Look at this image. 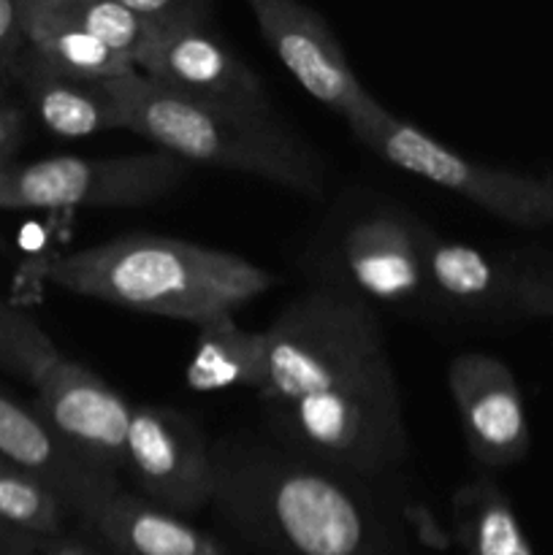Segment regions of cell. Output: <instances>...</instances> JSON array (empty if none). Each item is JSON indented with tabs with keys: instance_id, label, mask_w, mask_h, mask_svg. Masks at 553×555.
Returning <instances> with one entry per match:
<instances>
[{
	"instance_id": "6da1fadb",
	"label": "cell",
	"mask_w": 553,
	"mask_h": 555,
	"mask_svg": "<svg viewBox=\"0 0 553 555\" xmlns=\"http://www.w3.org/2000/svg\"><path fill=\"white\" fill-rule=\"evenodd\" d=\"M269 383L258 396L293 453L374 482L404 466V410L380 312L312 285L266 328Z\"/></svg>"
},
{
	"instance_id": "7a4b0ae2",
	"label": "cell",
	"mask_w": 553,
	"mask_h": 555,
	"mask_svg": "<svg viewBox=\"0 0 553 555\" xmlns=\"http://www.w3.org/2000/svg\"><path fill=\"white\" fill-rule=\"evenodd\" d=\"M211 459V504L266 555H407L363 480L231 437Z\"/></svg>"
},
{
	"instance_id": "3957f363",
	"label": "cell",
	"mask_w": 553,
	"mask_h": 555,
	"mask_svg": "<svg viewBox=\"0 0 553 555\" xmlns=\"http://www.w3.org/2000/svg\"><path fill=\"white\" fill-rule=\"evenodd\" d=\"M36 271L74 296L195 328L239 312L276 285L274 274L242 255L144 231L54 255Z\"/></svg>"
},
{
	"instance_id": "277c9868",
	"label": "cell",
	"mask_w": 553,
	"mask_h": 555,
	"mask_svg": "<svg viewBox=\"0 0 553 555\" xmlns=\"http://www.w3.org/2000/svg\"><path fill=\"white\" fill-rule=\"evenodd\" d=\"M130 133L188 166H211L263 179L301 198L320 201L325 168L312 146L293 133L271 106H233L177 95L130 76Z\"/></svg>"
},
{
	"instance_id": "5b68a950",
	"label": "cell",
	"mask_w": 553,
	"mask_h": 555,
	"mask_svg": "<svg viewBox=\"0 0 553 555\" xmlns=\"http://www.w3.org/2000/svg\"><path fill=\"white\" fill-rule=\"evenodd\" d=\"M426 222L372 190H352L336 201L307 253V269L320 287L401 314L432 307L423 271Z\"/></svg>"
},
{
	"instance_id": "8992f818",
	"label": "cell",
	"mask_w": 553,
	"mask_h": 555,
	"mask_svg": "<svg viewBox=\"0 0 553 555\" xmlns=\"http://www.w3.org/2000/svg\"><path fill=\"white\" fill-rule=\"evenodd\" d=\"M358 144L399 171L470 201L493 220L524 231H553V177L548 173L472 160L390 112Z\"/></svg>"
},
{
	"instance_id": "52a82bcc",
	"label": "cell",
	"mask_w": 553,
	"mask_h": 555,
	"mask_svg": "<svg viewBox=\"0 0 553 555\" xmlns=\"http://www.w3.org/2000/svg\"><path fill=\"white\" fill-rule=\"evenodd\" d=\"M188 177V163L160 150L9 163L0 166V209H141L166 201Z\"/></svg>"
},
{
	"instance_id": "ba28073f",
	"label": "cell",
	"mask_w": 553,
	"mask_h": 555,
	"mask_svg": "<svg viewBox=\"0 0 553 555\" xmlns=\"http://www.w3.org/2000/svg\"><path fill=\"white\" fill-rule=\"evenodd\" d=\"M260 36L309 98L342 117L356 135L388 114L363 87L329 20L298 0H247Z\"/></svg>"
},
{
	"instance_id": "9c48e42d",
	"label": "cell",
	"mask_w": 553,
	"mask_h": 555,
	"mask_svg": "<svg viewBox=\"0 0 553 555\" xmlns=\"http://www.w3.org/2000/svg\"><path fill=\"white\" fill-rule=\"evenodd\" d=\"M125 475L141 496L173 515H193L211 502L215 459L201 428L173 406H133L125 442Z\"/></svg>"
},
{
	"instance_id": "30bf717a",
	"label": "cell",
	"mask_w": 553,
	"mask_h": 555,
	"mask_svg": "<svg viewBox=\"0 0 553 555\" xmlns=\"http://www.w3.org/2000/svg\"><path fill=\"white\" fill-rule=\"evenodd\" d=\"M36 406L60 439L95 472L119 480L125 475L133 404L101 374L60 356L33 379Z\"/></svg>"
},
{
	"instance_id": "8fae6325",
	"label": "cell",
	"mask_w": 553,
	"mask_h": 555,
	"mask_svg": "<svg viewBox=\"0 0 553 555\" xmlns=\"http://www.w3.org/2000/svg\"><path fill=\"white\" fill-rule=\"evenodd\" d=\"M136 70L177 95L233 106H271L260 76L217 33L215 20L150 33Z\"/></svg>"
},
{
	"instance_id": "7c38bea8",
	"label": "cell",
	"mask_w": 553,
	"mask_h": 555,
	"mask_svg": "<svg viewBox=\"0 0 553 555\" xmlns=\"http://www.w3.org/2000/svg\"><path fill=\"white\" fill-rule=\"evenodd\" d=\"M445 377L472 459L486 469L520 464L529 455L531 428L513 369L488 352H461Z\"/></svg>"
},
{
	"instance_id": "4fadbf2b",
	"label": "cell",
	"mask_w": 553,
	"mask_h": 555,
	"mask_svg": "<svg viewBox=\"0 0 553 555\" xmlns=\"http://www.w3.org/2000/svg\"><path fill=\"white\" fill-rule=\"evenodd\" d=\"M0 461L47 486L70 515L90 524L123 488L119 480L87 466L54 434L33 404L0 385Z\"/></svg>"
},
{
	"instance_id": "5bb4252c",
	"label": "cell",
	"mask_w": 553,
	"mask_h": 555,
	"mask_svg": "<svg viewBox=\"0 0 553 555\" xmlns=\"http://www.w3.org/2000/svg\"><path fill=\"white\" fill-rule=\"evenodd\" d=\"M428 301L455 318L520 320V276L515 253L493 255L475 244L423 233Z\"/></svg>"
},
{
	"instance_id": "9a60e30c",
	"label": "cell",
	"mask_w": 553,
	"mask_h": 555,
	"mask_svg": "<svg viewBox=\"0 0 553 555\" xmlns=\"http://www.w3.org/2000/svg\"><path fill=\"white\" fill-rule=\"evenodd\" d=\"M130 76L133 74L101 81L70 79L43 68L25 52L11 76V87L22 92L30 114L47 133L76 141L128 128Z\"/></svg>"
},
{
	"instance_id": "2e32d148",
	"label": "cell",
	"mask_w": 553,
	"mask_h": 555,
	"mask_svg": "<svg viewBox=\"0 0 553 555\" xmlns=\"http://www.w3.org/2000/svg\"><path fill=\"white\" fill-rule=\"evenodd\" d=\"M108 555H228L220 540L144 496L119 491L87 524Z\"/></svg>"
},
{
	"instance_id": "e0dca14e",
	"label": "cell",
	"mask_w": 553,
	"mask_h": 555,
	"mask_svg": "<svg viewBox=\"0 0 553 555\" xmlns=\"http://www.w3.org/2000/svg\"><path fill=\"white\" fill-rule=\"evenodd\" d=\"M269 383V341L266 331H247L233 314L201 325L193 358L184 366V385L193 393L253 390L263 393Z\"/></svg>"
},
{
	"instance_id": "ac0fdd59",
	"label": "cell",
	"mask_w": 553,
	"mask_h": 555,
	"mask_svg": "<svg viewBox=\"0 0 553 555\" xmlns=\"http://www.w3.org/2000/svg\"><path fill=\"white\" fill-rule=\"evenodd\" d=\"M22 20L27 36L25 52L54 74L87 81L136 74L133 60L70 25L57 14L52 0H22Z\"/></svg>"
},
{
	"instance_id": "d6986e66",
	"label": "cell",
	"mask_w": 553,
	"mask_h": 555,
	"mask_svg": "<svg viewBox=\"0 0 553 555\" xmlns=\"http://www.w3.org/2000/svg\"><path fill=\"white\" fill-rule=\"evenodd\" d=\"M450 507L461 555H537L513 502L491 475L461 482Z\"/></svg>"
},
{
	"instance_id": "ffe728a7",
	"label": "cell",
	"mask_w": 553,
	"mask_h": 555,
	"mask_svg": "<svg viewBox=\"0 0 553 555\" xmlns=\"http://www.w3.org/2000/svg\"><path fill=\"white\" fill-rule=\"evenodd\" d=\"M68 518L65 504L47 486L0 461V524L41 542H52L63 537Z\"/></svg>"
},
{
	"instance_id": "44dd1931",
	"label": "cell",
	"mask_w": 553,
	"mask_h": 555,
	"mask_svg": "<svg viewBox=\"0 0 553 555\" xmlns=\"http://www.w3.org/2000/svg\"><path fill=\"white\" fill-rule=\"evenodd\" d=\"M60 16L136 63L146 30L123 0H52Z\"/></svg>"
},
{
	"instance_id": "7402d4cb",
	"label": "cell",
	"mask_w": 553,
	"mask_h": 555,
	"mask_svg": "<svg viewBox=\"0 0 553 555\" xmlns=\"http://www.w3.org/2000/svg\"><path fill=\"white\" fill-rule=\"evenodd\" d=\"M520 276V320L542 318L553 325V249H515Z\"/></svg>"
},
{
	"instance_id": "603a6c76",
	"label": "cell",
	"mask_w": 553,
	"mask_h": 555,
	"mask_svg": "<svg viewBox=\"0 0 553 555\" xmlns=\"http://www.w3.org/2000/svg\"><path fill=\"white\" fill-rule=\"evenodd\" d=\"M130 14L150 33L173 30L190 22L215 20V5L209 0H123Z\"/></svg>"
},
{
	"instance_id": "cb8c5ba5",
	"label": "cell",
	"mask_w": 553,
	"mask_h": 555,
	"mask_svg": "<svg viewBox=\"0 0 553 555\" xmlns=\"http://www.w3.org/2000/svg\"><path fill=\"white\" fill-rule=\"evenodd\" d=\"M27 49L22 0H0V85L11 87L16 63Z\"/></svg>"
},
{
	"instance_id": "d4e9b609",
	"label": "cell",
	"mask_w": 553,
	"mask_h": 555,
	"mask_svg": "<svg viewBox=\"0 0 553 555\" xmlns=\"http://www.w3.org/2000/svg\"><path fill=\"white\" fill-rule=\"evenodd\" d=\"M25 112L11 98V87L0 85V166L14 163V155L25 141Z\"/></svg>"
},
{
	"instance_id": "484cf974",
	"label": "cell",
	"mask_w": 553,
	"mask_h": 555,
	"mask_svg": "<svg viewBox=\"0 0 553 555\" xmlns=\"http://www.w3.org/2000/svg\"><path fill=\"white\" fill-rule=\"evenodd\" d=\"M43 545H47V542L0 524V555H38L43 551Z\"/></svg>"
},
{
	"instance_id": "4316f807",
	"label": "cell",
	"mask_w": 553,
	"mask_h": 555,
	"mask_svg": "<svg viewBox=\"0 0 553 555\" xmlns=\"http://www.w3.org/2000/svg\"><path fill=\"white\" fill-rule=\"evenodd\" d=\"M38 555H101V553H98L95 547L87 545V542L63 534V537H57V540L47 542V545H43V551Z\"/></svg>"
}]
</instances>
